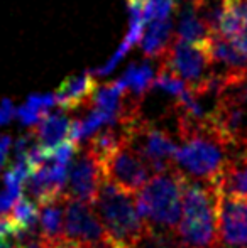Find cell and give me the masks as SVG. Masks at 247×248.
I'll use <instances>...</instances> for the list:
<instances>
[{
	"label": "cell",
	"mask_w": 247,
	"mask_h": 248,
	"mask_svg": "<svg viewBox=\"0 0 247 248\" xmlns=\"http://www.w3.org/2000/svg\"><path fill=\"white\" fill-rule=\"evenodd\" d=\"M149 26L144 29L141 39V47L146 58L151 59H161L163 54L171 44V29L173 24L171 19H161V20H152L148 22Z\"/></svg>",
	"instance_id": "cell-14"
},
{
	"label": "cell",
	"mask_w": 247,
	"mask_h": 248,
	"mask_svg": "<svg viewBox=\"0 0 247 248\" xmlns=\"http://www.w3.org/2000/svg\"><path fill=\"white\" fill-rule=\"evenodd\" d=\"M161 68L168 69L175 76L181 78L188 86H197L212 75L214 66L207 43H188L175 37L169 47L163 54Z\"/></svg>",
	"instance_id": "cell-6"
},
{
	"label": "cell",
	"mask_w": 247,
	"mask_h": 248,
	"mask_svg": "<svg viewBox=\"0 0 247 248\" xmlns=\"http://www.w3.org/2000/svg\"><path fill=\"white\" fill-rule=\"evenodd\" d=\"M220 193L214 184L183 179V213L176 235L186 248H218L217 208Z\"/></svg>",
	"instance_id": "cell-2"
},
{
	"label": "cell",
	"mask_w": 247,
	"mask_h": 248,
	"mask_svg": "<svg viewBox=\"0 0 247 248\" xmlns=\"http://www.w3.org/2000/svg\"><path fill=\"white\" fill-rule=\"evenodd\" d=\"M224 196L247 199V155L235 154L229 157L218 181L214 184Z\"/></svg>",
	"instance_id": "cell-12"
},
{
	"label": "cell",
	"mask_w": 247,
	"mask_h": 248,
	"mask_svg": "<svg viewBox=\"0 0 247 248\" xmlns=\"http://www.w3.org/2000/svg\"><path fill=\"white\" fill-rule=\"evenodd\" d=\"M65 236L78 240L88 248L102 245L110 238L92 204L71 198H66L65 202Z\"/></svg>",
	"instance_id": "cell-8"
},
{
	"label": "cell",
	"mask_w": 247,
	"mask_h": 248,
	"mask_svg": "<svg viewBox=\"0 0 247 248\" xmlns=\"http://www.w3.org/2000/svg\"><path fill=\"white\" fill-rule=\"evenodd\" d=\"M237 49H241L244 54H247V0H242L241 3V26L235 36L231 39Z\"/></svg>",
	"instance_id": "cell-22"
},
{
	"label": "cell",
	"mask_w": 247,
	"mask_h": 248,
	"mask_svg": "<svg viewBox=\"0 0 247 248\" xmlns=\"http://www.w3.org/2000/svg\"><path fill=\"white\" fill-rule=\"evenodd\" d=\"M44 242V240H43ZM46 243L48 248H88L85 243L78 242V240H71V238H58V240H53V242H44Z\"/></svg>",
	"instance_id": "cell-26"
},
{
	"label": "cell",
	"mask_w": 247,
	"mask_h": 248,
	"mask_svg": "<svg viewBox=\"0 0 247 248\" xmlns=\"http://www.w3.org/2000/svg\"><path fill=\"white\" fill-rule=\"evenodd\" d=\"M154 79L156 73L151 64H148V62H141V64L132 62L119 78V81L122 83L124 88L129 90L132 96L142 101L146 93L154 86Z\"/></svg>",
	"instance_id": "cell-16"
},
{
	"label": "cell",
	"mask_w": 247,
	"mask_h": 248,
	"mask_svg": "<svg viewBox=\"0 0 247 248\" xmlns=\"http://www.w3.org/2000/svg\"><path fill=\"white\" fill-rule=\"evenodd\" d=\"M20 198L22 196H17V194L10 193L9 189H3L0 193V215H7Z\"/></svg>",
	"instance_id": "cell-24"
},
{
	"label": "cell",
	"mask_w": 247,
	"mask_h": 248,
	"mask_svg": "<svg viewBox=\"0 0 247 248\" xmlns=\"http://www.w3.org/2000/svg\"><path fill=\"white\" fill-rule=\"evenodd\" d=\"M103 177L129 194H137L149 181L148 164L131 145L124 142L102 166Z\"/></svg>",
	"instance_id": "cell-7"
},
{
	"label": "cell",
	"mask_w": 247,
	"mask_h": 248,
	"mask_svg": "<svg viewBox=\"0 0 247 248\" xmlns=\"http://www.w3.org/2000/svg\"><path fill=\"white\" fill-rule=\"evenodd\" d=\"M71 118L63 111H56V113H48L34 128V134L44 149L53 150L65 140L71 139Z\"/></svg>",
	"instance_id": "cell-13"
},
{
	"label": "cell",
	"mask_w": 247,
	"mask_h": 248,
	"mask_svg": "<svg viewBox=\"0 0 247 248\" xmlns=\"http://www.w3.org/2000/svg\"><path fill=\"white\" fill-rule=\"evenodd\" d=\"M20 235L19 228L12 221L9 215H0V242H10L17 240Z\"/></svg>",
	"instance_id": "cell-23"
},
{
	"label": "cell",
	"mask_w": 247,
	"mask_h": 248,
	"mask_svg": "<svg viewBox=\"0 0 247 248\" xmlns=\"http://www.w3.org/2000/svg\"><path fill=\"white\" fill-rule=\"evenodd\" d=\"M14 117H17V110L14 107V103L9 98H5L0 103V127L7 125Z\"/></svg>",
	"instance_id": "cell-25"
},
{
	"label": "cell",
	"mask_w": 247,
	"mask_h": 248,
	"mask_svg": "<svg viewBox=\"0 0 247 248\" xmlns=\"http://www.w3.org/2000/svg\"><path fill=\"white\" fill-rule=\"evenodd\" d=\"M97 90H99V85H97L93 73H82V75L66 78L54 95L63 110L71 111L92 103Z\"/></svg>",
	"instance_id": "cell-11"
},
{
	"label": "cell",
	"mask_w": 247,
	"mask_h": 248,
	"mask_svg": "<svg viewBox=\"0 0 247 248\" xmlns=\"http://www.w3.org/2000/svg\"><path fill=\"white\" fill-rule=\"evenodd\" d=\"M183 179L185 174L175 169L152 174V177L135 194L141 216L156 230L176 232L183 213Z\"/></svg>",
	"instance_id": "cell-4"
},
{
	"label": "cell",
	"mask_w": 247,
	"mask_h": 248,
	"mask_svg": "<svg viewBox=\"0 0 247 248\" xmlns=\"http://www.w3.org/2000/svg\"><path fill=\"white\" fill-rule=\"evenodd\" d=\"M66 198L43 206V209H41V240H44V242H53V240L65 236V209H63V206L66 202Z\"/></svg>",
	"instance_id": "cell-17"
},
{
	"label": "cell",
	"mask_w": 247,
	"mask_h": 248,
	"mask_svg": "<svg viewBox=\"0 0 247 248\" xmlns=\"http://www.w3.org/2000/svg\"><path fill=\"white\" fill-rule=\"evenodd\" d=\"M93 206L107 233L124 248H139L151 233L152 226L141 216L134 194L125 193L105 177Z\"/></svg>",
	"instance_id": "cell-3"
},
{
	"label": "cell",
	"mask_w": 247,
	"mask_h": 248,
	"mask_svg": "<svg viewBox=\"0 0 247 248\" xmlns=\"http://www.w3.org/2000/svg\"><path fill=\"white\" fill-rule=\"evenodd\" d=\"M241 93H242V96H244V98L247 100V81L244 83V85H242V92Z\"/></svg>",
	"instance_id": "cell-29"
},
{
	"label": "cell",
	"mask_w": 247,
	"mask_h": 248,
	"mask_svg": "<svg viewBox=\"0 0 247 248\" xmlns=\"http://www.w3.org/2000/svg\"><path fill=\"white\" fill-rule=\"evenodd\" d=\"M139 248H144V247H139Z\"/></svg>",
	"instance_id": "cell-30"
},
{
	"label": "cell",
	"mask_w": 247,
	"mask_h": 248,
	"mask_svg": "<svg viewBox=\"0 0 247 248\" xmlns=\"http://www.w3.org/2000/svg\"><path fill=\"white\" fill-rule=\"evenodd\" d=\"M10 145H12V140H10L9 135H0V169H2L3 164H5Z\"/></svg>",
	"instance_id": "cell-27"
},
{
	"label": "cell",
	"mask_w": 247,
	"mask_h": 248,
	"mask_svg": "<svg viewBox=\"0 0 247 248\" xmlns=\"http://www.w3.org/2000/svg\"><path fill=\"white\" fill-rule=\"evenodd\" d=\"M210 36V29L198 17L193 0H188L186 5H183L181 10H180V22L178 31H176V37L188 41V43H207Z\"/></svg>",
	"instance_id": "cell-15"
},
{
	"label": "cell",
	"mask_w": 247,
	"mask_h": 248,
	"mask_svg": "<svg viewBox=\"0 0 247 248\" xmlns=\"http://www.w3.org/2000/svg\"><path fill=\"white\" fill-rule=\"evenodd\" d=\"M102 181V166L92 155V152L85 147L82 152H76L75 159H73L68 184H66V196L93 206Z\"/></svg>",
	"instance_id": "cell-10"
},
{
	"label": "cell",
	"mask_w": 247,
	"mask_h": 248,
	"mask_svg": "<svg viewBox=\"0 0 247 248\" xmlns=\"http://www.w3.org/2000/svg\"><path fill=\"white\" fill-rule=\"evenodd\" d=\"M176 122L181 139L175 159L176 169L190 179L215 184L231 157L229 152L232 149L218 137L208 120L195 124L176 118Z\"/></svg>",
	"instance_id": "cell-1"
},
{
	"label": "cell",
	"mask_w": 247,
	"mask_h": 248,
	"mask_svg": "<svg viewBox=\"0 0 247 248\" xmlns=\"http://www.w3.org/2000/svg\"><path fill=\"white\" fill-rule=\"evenodd\" d=\"M10 218L19 228L20 235L17 240H22L26 235H33L36 232V226L39 223V209L33 199L20 198L10 209Z\"/></svg>",
	"instance_id": "cell-19"
},
{
	"label": "cell",
	"mask_w": 247,
	"mask_h": 248,
	"mask_svg": "<svg viewBox=\"0 0 247 248\" xmlns=\"http://www.w3.org/2000/svg\"><path fill=\"white\" fill-rule=\"evenodd\" d=\"M217 242L220 248H247V199L220 194Z\"/></svg>",
	"instance_id": "cell-9"
},
{
	"label": "cell",
	"mask_w": 247,
	"mask_h": 248,
	"mask_svg": "<svg viewBox=\"0 0 247 248\" xmlns=\"http://www.w3.org/2000/svg\"><path fill=\"white\" fill-rule=\"evenodd\" d=\"M58 105L56 95L54 93H46V95H31L26 100L22 107L17 108V118L22 122L26 127L37 125L48 115V110Z\"/></svg>",
	"instance_id": "cell-18"
},
{
	"label": "cell",
	"mask_w": 247,
	"mask_h": 248,
	"mask_svg": "<svg viewBox=\"0 0 247 248\" xmlns=\"http://www.w3.org/2000/svg\"><path fill=\"white\" fill-rule=\"evenodd\" d=\"M119 128L122 130L124 142L142 157L152 174L168 172L176 167L178 145L168 130L141 117Z\"/></svg>",
	"instance_id": "cell-5"
},
{
	"label": "cell",
	"mask_w": 247,
	"mask_h": 248,
	"mask_svg": "<svg viewBox=\"0 0 247 248\" xmlns=\"http://www.w3.org/2000/svg\"><path fill=\"white\" fill-rule=\"evenodd\" d=\"M154 86L163 90V92L169 93V95H173L175 98H180L188 88V85L181 78L175 76L173 73H169L168 69L161 68V66H159V71H158V75H156Z\"/></svg>",
	"instance_id": "cell-20"
},
{
	"label": "cell",
	"mask_w": 247,
	"mask_h": 248,
	"mask_svg": "<svg viewBox=\"0 0 247 248\" xmlns=\"http://www.w3.org/2000/svg\"><path fill=\"white\" fill-rule=\"evenodd\" d=\"M17 245H12V242H0V248H16Z\"/></svg>",
	"instance_id": "cell-28"
},
{
	"label": "cell",
	"mask_w": 247,
	"mask_h": 248,
	"mask_svg": "<svg viewBox=\"0 0 247 248\" xmlns=\"http://www.w3.org/2000/svg\"><path fill=\"white\" fill-rule=\"evenodd\" d=\"M173 9H175V0H146L144 2L146 24L152 22V20L168 19Z\"/></svg>",
	"instance_id": "cell-21"
}]
</instances>
